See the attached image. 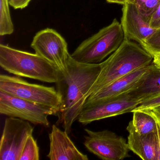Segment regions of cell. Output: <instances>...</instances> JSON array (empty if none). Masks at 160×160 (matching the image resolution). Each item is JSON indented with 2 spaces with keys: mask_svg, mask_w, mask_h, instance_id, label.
I'll list each match as a JSON object with an SVG mask.
<instances>
[{
  "mask_svg": "<svg viewBox=\"0 0 160 160\" xmlns=\"http://www.w3.org/2000/svg\"><path fill=\"white\" fill-rule=\"evenodd\" d=\"M9 0H0V35H11L14 27L12 21Z\"/></svg>",
  "mask_w": 160,
  "mask_h": 160,
  "instance_id": "cell-17",
  "label": "cell"
},
{
  "mask_svg": "<svg viewBox=\"0 0 160 160\" xmlns=\"http://www.w3.org/2000/svg\"><path fill=\"white\" fill-rule=\"evenodd\" d=\"M0 66L10 73L48 83H56L60 74L58 67L41 56L0 45Z\"/></svg>",
  "mask_w": 160,
  "mask_h": 160,
  "instance_id": "cell-3",
  "label": "cell"
},
{
  "mask_svg": "<svg viewBox=\"0 0 160 160\" xmlns=\"http://www.w3.org/2000/svg\"><path fill=\"white\" fill-rule=\"evenodd\" d=\"M50 147L47 157L51 160H88V155L76 147L65 131L54 124L49 134Z\"/></svg>",
  "mask_w": 160,
  "mask_h": 160,
  "instance_id": "cell-13",
  "label": "cell"
},
{
  "mask_svg": "<svg viewBox=\"0 0 160 160\" xmlns=\"http://www.w3.org/2000/svg\"><path fill=\"white\" fill-rule=\"evenodd\" d=\"M33 132V127L28 121L7 118L0 141V160H19L26 141Z\"/></svg>",
  "mask_w": 160,
  "mask_h": 160,
  "instance_id": "cell-10",
  "label": "cell"
},
{
  "mask_svg": "<svg viewBox=\"0 0 160 160\" xmlns=\"http://www.w3.org/2000/svg\"><path fill=\"white\" fill-rule=\"evenodd\" d=\"M159 106H160V93L143 100L139 105L138 106L132 111L147 108H155Z\"/></svg>",
  "mask_w": 160,
  "mask_h": 160,
  "instance_id": "cell-21",
  "label": "cell"
},
{
  "mask_svg": "<svg viewBox=\"0 0 160 160\" xmlns=\"http://www.w3.org/2000/svg\"></svg>",
  "mask_w": 160,
  "mask_h": 160,
  "instance_id": "cell-28",
  "label": "cell"
},
{
  "mask_svg": "<svg viewBox=\"0 0 160 160\" xmlns=\"http://www.w3.org/2000/svg\"><path fill=\"white\" fill-rule=\"evenodd\" d=\"M125 39L121 24L115 18L111 24L83 41L71 56L81 63H100L114 53Z\"/></svg>",
  "mask_w": 160,
  "mask_h": 160,
  "instance_id": "cell-4",
  "label": "cell"
},
{
  "mask_svg": "<svg viewBox=\"0 0 160 160\" xmlns=\"http://www.w3.org/2000/svg\"><path fill=\"white\" fill-rule=\"evenodd\" d=\"M132 112L133 118L130 122L137 132L146 135L156 131L157 124L152 116L141 110H134Z\"/></svg>",
  "mask_w": 160,
  "mask_h": 160,
  "instance_id": "cell-16",
  "label": "cell"
},
{
  "mask_svg": "<svg viewBox=\"0 0 160 160\" xmlns=\"http://www.w3.org/2000/svg\"><path fill=\"white\" fill-rule=\"evenodd\" d=\"M153 57L152 63L156 66L157 68L160 69V53L154 54Z\"/></svg>",
  "mask_w": 160,
  "mask_h": 160,
  "instance_id": "cell-25",
  "label": "cell"
},
{
  "mask_svg": "<svg viewBox=\"0 0 160 160\" xmlns=\"http://www.w3.org/2000/svg\"><path fill=\"white\" fill-rule=\"evenodd\" d=\"M32 0H9L10 6L15 10L25 9L28 6Z\"/></svg>",
  "mask_w": 160,
  "mask_h": 160,
  "instance_id": "cell-23",
  "label": "cell"
},
{
  "mask_svg": "<svg viewBox=\"0 0 160 160\" xmlns=\"http://www.w3.org/2000/svg\"><path fill=\"white\" fill-rule=\"evenodd\" d=\"M153 61V57L142 47L125 39L120 46L102 62L101 72L89 96L117 79Z\"/></svg>",
  "mask_w": 160,
  "mask_h": 160,
  "instance_id": "cell-2",
  "label": "cell"
},
{
  "mask_svg": "<svg viewBox=\"0 0 160 160\" xmlns=\"http://www.w3.org/2000/svg\"><path fill=\"white\" fill-rule=\"evenodd\" d=\"M141 102L127 92L83 107L77 119L81 124L87 125L95 121L132 112Z\"/></svg>",
  "mask_w": 160,
  "mask_h": 160,
  "instance_id": "cell-9",
  "label": "cell"
},
{
  "mask_svg": "<svg viewBox=\"0 0 160 160\" xmlns=\"http://www.w3.org/2000/svg\"><path fill=\"white\" fill-rule=\"evenodd\" d=\"M126 2L133 4L142 15L149 21L160 4V0H127Z\"/></svg>",
  "mask_w": 160,
  "mask_h": 160,
  "instance_id": "cell-18",
  "label": "cell"
},
{
  "mask_svg": "<svg viewBox=\"0 0 160 160\" xmlns=\"http://www.w3.org/2000/svg\"><path fill=\"white\" fill-rule=\"evenodd\" d=\"M31 47L35 53L56 65L62 72L67 71L71 56L68 44L57 31L48 28L38 32L33 37Z\"/></svg>",
  "mask_w": 160,
  "mask_h": 160,
  "instance_id": "cell-8",
  "label": "cell"
},
{
  "mask_svg": "<svg viewBox=\"0 0 160 160\" xmlns=\"http://www.w3.org/2000/svg\"><path fill=\"white\" fill-rule=\"evenodd\" d=\"M155 67L153 63L138 68L118 78L96 93L89 96L84 106L112 99L131 91L144 77Z\"/></svg>",
  "mask_w": 160,
  "mask_h": 160,
  "instance_id": "cell-11",
  "label": "cell"
},
{
  "mask_svg": "<svg viewBox=\"0 0 160 160\" xmlns=\"http://www.w3.org/2000/svg\"><path fill=\"white\" fill-rule=\"evenodd\" d=\"M150 25L151 27L154 29L160 28V4L156 12L151 17Z\"/></svg>",
  "mask_w": 160,
  "mask_h": 160,
  "instance_id": "cell-22",
  "label": "cell"
},
{
  "mask_svg": "<svg viewBox=\"0 0 160 160\" xmlns=\"http://www.w3.org/2000/svg\"><path fill=\"white\" fill-rule=\"evenodd\" d=\"M141 110V111H144V112H146V113H148V114H149L151 116H152L154 119H155V121H156V123L158 124L159 126V128L160 129V113L158 112L156 109L155 108H147V109H142V110Z\"/></svg>",
  "mask_w": 160,
  "mask_h": 160,
  "instance_id": "cell-24",
  "label": "cell"
},
{
  "mask_svg": "<svg viewBox=\"0 0 160 160\" xmlns=\"http://www.w3.org/2000/svg\"><path fill=\"white\" fill-rule=\"evenodd\" d=\"M102 66V62L97 64L81 63L70 56L67 71H61L56 89L61 100L58 122L62 125L69 135L72 125L77 119L91 89L97 80Z\"/></svg>",
  "mask_w": 160,
  "mask_h": 160,
  "instance_id": "cell-1",
  "label": "cell"
},
{
  "mask_svg": "<svg viewBox=\"0 0 160 160\" xmlns=\"http://www.w3.org/2000/svg\"><path fill=\"white\" fill-rule=\"evenodd\" d=\"M0 113L45 127L50 124L48 116L57 114L47 107L18 98L1 91Z\"/></svg>",
  "mask_w": 160,
  "mask_h": 160,
  "instance_id": "cell-7",
  "label": "cell"
},
{
  "mask_svg": "<svg viewBox=\"0 0 160 160\" xmlns=\"http://www.w3.org/2000/svg\"><path fill=\"white\" fill-rule=\"evenodd\" d=\"M130 93L143 100L160 93V69L155 67L148 72Z\"/></svg>",
  "mask_w": 160,
  "mask_h": 160,
  "instance_id": "cell-15",
  "label": "cell"
},
{
  "mask_svg": "<svg viewBox=\"0 0 160 160\" xmlns=\"http://www.w3.org/2000/svg\"><path fill=\"white\" fill-rule=\"evenodd\" d=\"M108 3H118V4L123 5L126 3L127 0H106Z\"/></svg>",
  "mask_w": 160,
  "mask_h": 160,
  "instance_id": "cell-26",
  "label": "cell"
},
{
  "mask_svg": "<svg viewBox=\"0 0 160 160\" xmlns=\"http://www.w3.org/2000/svg\"><path fill=\"white\" fill-rule=\"evenodd\" d=\"M155 108V109H156V110H157V111H158V112H160V106L158 107L155 108Z\"/></svg>",
  "mask_w": 160,
  "mask_h": 160,
  "instance_id": "cell-27",
  "label": "cell"
},
{
  "mask_svg": "<svg viewBox=\"0 0 160 160\" xmlns=\"http://www.w3.org/2000/svg\"><path fill=\"white\" fill-rule=\"evenodd\" d=\"M0 91L18 98L47 107L58 114L61 97L54 87L32 84L19 77L0 75Z\"/></svg>",
  "mask_w": 160,
  "mask_h": 160,
  "instance_id": "cell-5",
  "label": "cell"
},
{
  "mask_svg": "<svg viewBox=\"0 0 160 160\" xmlns=\"http://www.w3.org/2000/svg\"><path fill=\"white\" fill-rule=\"evenodd\" d=\"M130 150L143 160H159V149L156 130L153 132L141 135L137 132L131 122L127 128Z\"/></svg>",
  "mask_w": 160,
  "mask_h": 160,
  "instance_id": "cell-14",
  "label": "cell"
},
{
  "mask_svg": "<svg viewBox=\"0 0 160 160\" xmlns=\"http://www.w3.org/2000/svg\"><path fill=\"white\" fill-rule=\"evenodd\" d=\"M86 148L104 160H121L130 157L128 143L122 137L108 130L93 131L85 129Z\"/></svg>",
  "mask_w": 160,
  "mask_h": 160,
  "instance_id": "cell-6",
  "label": "cell"
},
{
  "mask_svg": "<svg viewBox=\"0 0 160 160\" xmlns=\"http://www.w3.org/2000/svg\"><path fill=\"white\" fill-rule=\"evenodd\" d=\"M121 24L125 39L135 41L141 46L156 31L133 4L127 2L123 5Z\"/></svg>",
  "mask_w": 160,
  "mask_h": 160,
  "instance_id": "cell-12",
  "label": "cell"
},
{
  "mask_svg": "<svg viewBox=\"0 0 160 160\" xmlns=\"http://www.w3.org/2000/svg\"><path fill=\"white\" fill-rule=\"evenodd\" d=\"M144 49L152 56L160 53V28L156 31L141 46Z\"/></svg>",
  "mask_w": 160,
  "mask_h": 160,
  "instance_id": "cell-20",
  "label": "cell"
},
{
  "mask_svg": "<svg viewBox=\"0 0 160 160\" xmlns=\"http://www.w3.org/2000/svg\"><path fill=\"white\" fill-rule=\"evenodd\" d=\"M40 160V150L32 135L28 138L20 155L19 160Z\"/></svg>",
  "mask_w": 160,
  "mask_h": 160,
  "instance_id": "cell-19",
  "label": "cell"
}]
</instances>
